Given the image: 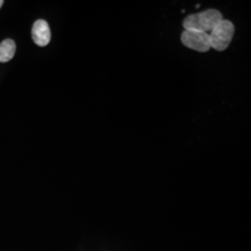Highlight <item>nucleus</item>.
I'll use <instances>...</instances> for the list:
<instances>
[{
    "mask_svg": "<svg viewBox=\"0 0 251 251\" xmlns=\"http://www.w3.org/2000/svg\"><path fill=\"white\" fill-rule=\"evenodd\" d=\"M233 33L234 26L233 24L228 20L223 19L209 34L211 49L218 51L225 50L233 39Z\"/></svg>",
    "mask_w": 251,
    "mask_h": 251,
    "instance_id": "nucleus-2",
    "label": "nucleus"
},
{
    "mask_svg": "<svg viewBox=\"0 0 251 251\" xmlns=\"http://www.w3.org/2000/svg\"><path fill=\"white\" fill-rule=\"evenodd\" d=\"M182 44L188 49L197 50L199 52H206L211 49L209 35L206 33L185 30L180 36Z\"/></svg>",
    "mask_w": 251,
    "mask_h": 251,
    "instance_id": "nucleus-3",
    "label": "nucleus"
},
{
    "mask_svg": "<svg viewBox=\"0 0 251 251\" xmlns=\"http://www.w3.org/2000/svg\"><path fill=\"white\" fill-rule=\"evenodd\" d=\"M223 19L222 13L217 9H207L189 15L183 21V27L185 30L198 31L209 35Z\"/></svg>",
    "mask_w": 251,
    "mask_h": 251,
    "instance_id": "nucleus-1",
    "label": "nucleus"
},
{
    "mask_svg": "<svg viewBox=\"0 0 251 251\" xmlns=\"http://www.w3.org/2000/svg\"><path fill=\"white\" fill-rule=\"evenodd\" d=\"M32 37L34 42L39 47H45L50 43L51 33L45 20H37L35 22L32 28Z\"/></svg>",
    "mask_w": 251,
    "mask_h": 251,
    "instance_id": "nucleus-4",
    "label": "nucleus"
},
{
    "mask_svg": "<svg viewBox=\"0 0 251 251\" xmlns=\"http://www.w3.org/2000/svg\"><path fill=\"white\" fill-rule=\"evenodd\" d=\"M3 4H4V1H3V0H0V8L3 6Z\"/></svg>",
    "mask_w": 251,
    "mask_h": 251,
    "instance_id": "nucleus-6",
    "label": "nucleus"
},
{
    "mask_svg": "<svg viewBox=\"0 0 251 251\" xmlns=\"http://www.w3.org/2000/svg\"><path fill=\"white\" fill-rule=\"evenodd\" d=\"M16 45L12 39H5L0 44V63H8L15 55Z\"/></svg>",
    "mask_w": 251,
    "mask_h": 251,
    "instance_id": "nucleus-5",
    "label": "nucleus"
}]
</instances>
